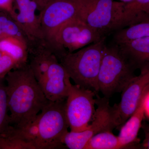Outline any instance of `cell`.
Masks as SVG:
<instances>
[{
  "mask_svg": "<svg viewBox=\"0 0 149 149\" xmlns=\"http://www.w3.org/2000/svg\"><path fill=\"white\" fill-rule=\"evenodd\" d=\"M5 80L11 125L21 128L32 123L50 101L29 64L13 70Z\"/></svg>",
  "mask_w": 149,
  "mask_h": 149,
  "instance_id": "cell-1",
  "label": "cell"
},
{
  "mask_svg": "<svg viewBox=\"0 0 149 149\" xmlns=\"http://www.w3.org/2000/svg\"><path fill=\"white\" fill-rule=\"evenodd\" d=\"M78 17L103 37L140 21L128 12L125 3L113 0H77Z\"/></svg>",
  "mask_w": 149,
  "mask_h": 149,
  "instance_id": "cell-2",
  "label": "cell"
},
{
  "mask_svg": "<svg viewBox=\"0 0 149 149\" xmlns=\"http://www.w3.org/2000/svg\"><path fill=\"white\" fill-rule=\"evenodd\" d=\"M106 37L73 52H67L59 59L75 85L99 92L98 77Z\"/></svg>",
  "mask_w": 149,
  "mask_h": 149,
  "instance_id": "cell-3",
  "label": "cell"
},
{
  "mask_svg": "<svg viewBox=\"0 0 149 149\" xmlns=\"http://www.w3.org/2000/svg\"><path fill=\"white\" fill-rule=\"evenodd\" d=\"M135 70L122 55L116 44L106 45L98 77L99 92L107 99L120 93L136 76Z\"/></svg>",
  "mask_w": 149,
  "mask_h": 149,
  "instance_id": "cell-4",
  "label": "cell"
},
{
  "mask_svg": "<svg viewBox=\"0 0 149 149\" xmlns=\"http://www.w3.org/2000/svg\"><path fill=\"white\" fill-rule=\"evenodd\" d=\"M66 100L50 101L36 118L37 134L34 143L36 149L64 148L63 138L68 132L65 113Z\"/></svg>",
  "mask_w": 149,
  "mask_h": 149,
  "instance_id": "cell-5",
  "label": "cell"
},
{
  "mask_svg": "<svg viewBox=\"0 0 149 149\" xmlns=\"http://www.w3.org/2000/svg\"><path fill=\"white\" fill-rule=\"evenodd\" d=\"M104 37L79 17H75L58 29L51 49L58 59L67 52H73L99 42Z\"/></svg>",
  "mask_w": 149,
  "mask_h": 149,
  "instance_id": "cell-6",
  "label": "cell"
},
{
  "mask_svg": "<svg viewBox=\"0 0 149 149\" xmlns=\"http://www.w3.org/2000/svg\"><path fill=\"white\" fill-rule=\"evenodd\" d=\"M96 93L90 89L71 84L65 106L70 131H83L91 124L96 111Z\"/></svg>",
  "mask_w": 149,
  "mask_h": 149,
  "instance_id": "cell-7",
  "label": "cell"
},
{
  "mask_svg": "<svg viewBox=\"0 0 149 149\" xmlns=\"http://www.w3.org/2000/svg\"><path fill=\"white\" fill-rule=\"evenodd\" d=\"M121 93V100L111 107L115 128L120 129L138 107L143 98L149 94V64L140 69Z\"/></svg>",
  "mask_w": 149,
  "mask_h": 149,
  "instance_id": "cell-8",
  "label": "cell"
},
{
  "mask_svg": "<svg viewBox=\"0 0 149 149\" xmlns=\"http://www.w3.org/2000/svg\"><path fill=\"white\" fill-rule=\"evenodd\" d=\"M39 22L45 44L51 49L63 24L78 17L77 0H52L40 12Z\"/></svg>",
  "mask_w": 149,
  "mask_h": 149,
  "instance_id": "cell-9",
  "label": "cell"
},
{
  "mask_svg": "<svg viewBox=\"0 0 149 149\" xmlns=\"http://www.w3.org/2000/svg\"><path fill=\"white\" fill-rule=\"evenodd\" d=\"M97 108L91 124L85 130L79 132L68 131L63 136L62 143L70 149H84L93 136L100 132L112 131L115 128L112 115L111 107L108 99H96Z\"/></svg>",
  "mask_w": 149,
  "mask_h": 149,
  "instance_id": "cell-10",
  "label": "cell"
},
{
  "mask_svg": "<svg viewBox=\"0 0 149 149\" xmlns=\"http://www.w3.org/2000/svg\"><path fill=\"white\" fill-rule=\"evenodd\" d=\"M13 2L11 16L24 32L28 44L44 42L39 17L36 13L38 6L35 0H13Z\"/></svg>",
  "mask_w": 149,
  "mask_h": 149,
  "instance_id": "cell-11",
  "label": "cell"
},
{
  "mask_svg": "<svg viewBox=\"0 0 149 149\" xmlns=\"http://www.w3.org/2000/svg\"><path fill=\"white\" fill-rule=\"evenodd\" d=\"M70 80L68 73L56 57L45 76L38 83L48 100L56 102L66 100L72 84Z\"/></svg>",
  "mask_w": 149,
  "mask_h": 149,
  "instance_id": "cell-12",
  "label": "cell"
},
{
  "mask_svg": "<svg viewBox=\"0 0 149 149\" xmlns=\"http://www.w3.org/2000/svg\"><path fill=\"white\" fill-rule=\"evenodd\" d=\"M149 94L143 98L136 110L120 128L118 137L123 149H138L140 143L138 135L142 127L145 114L146 100Z\"/></svg>",
  "mask_w": 149,
  "mask_h": 149,
  "instance_id": "cell-13",
  "label": "cell"
},
{
  "mask_svg": "<svg viewBox=\"0 0 149 149\" xmlns=\"http://www.w3.org/2000/svg\"><path fill=\"white\" fill-rule=\"evenodd\" d=\"M116 44L122 55L135 69L149 64V37Z\"/></svg>",
  "mask_w": 149,
  "mask_h": 149,
  "instance_id": "cell-14",
  "label": "cell"
},
{
  "mask_svg": "<svg viewBox=\"0 0 149 149\" xmlns=\"http://www.w3.org/2000/svg\"><path fill=\"white\" fill-rule=\"evenodd\" d=\"M0 50L10 56L16 62L17 68L28 64V43L12 37L0 40Z\"/></svg>",
  "mask_w": 149,
  "mask_h": 149,
  "instance_id": "cell-15",
  "label": "cell"
},
{
  "mask_svg": "<svg viewBox=\"0 0 149 149\" xmlns=\"http://www.w3.org/2000/svg\"><path fill=\"white\" fill-rule=\"evenodd\" d=\"M146 37H149V18L118 30L113 39L114 43L120 44Z\"/></svg>",
  "mask_w": 149,
  "mask_h": 149,
  "instance_id": "cell-16",
  "label": "cell"
},
{
  "mask_svg": "<svg viewBox=\"0 0 149 149\" xmlns=\"http://www.w3.org/2000/svg\"><path fill=\"white\" fill-rule=\"evenodd\" d=\"M123 149L118 137L111 131L100 132L88 141L84 149Z\"/></svg>",
  "mask_w": 149,
  "mask_h": 149,
  "instance_id": "cell-17",
  "label": "cell"
},
{
  "mask_svg": "<svg viewBox=\"0 0 149 149\" xmlns=\"http://www.w3.org/2000/svg\"><path fill=\"white\" fill-rule=\"evenodd\" d=\"M7 37H12L28 43L27 37L16 22L6 11H0V40Z\"/></svg>",
  "mask_w": 149,
  "mask_h": 149,
  "instance_id": "cell-18",
  "label": "cell"
},
{
  "mask_svg": "<svg viewBox=\"0 0 149 149\" xmlns=\"http://www.w3.org/2000/svg\"><path fill=\"white\" fill-rule=\"evenodd\" d=\"M10 117L5 78L0 79V137L9 129Z\"/></svg>",
  "mask_w": 149,
  "mask_h": 149,
  "instance_id": "cell-19",
  "label": "cell"
},
{
  "mask_svg": "<svg viewBox=\"0 0 149 149\" xmlns=\"http://www.w3.org/2000/svg\"><path fill=\"white\" fill-rule=\"evenodd\" d=\"M0 149H36L30 143L15 137H0Z\"/></svg>",
  "mask_w": 149,
  "mask_h": 149,
  "instance_id": "cell-20",
  "label": "cell"
},
{
  "mask_svg": "<svg viewBox=\"0 0 149 149\" xmlns=\"http://www.w3.org/2000/svg\"><path fill=\"white\" fill-rule=\"evenodd\" d=\"M149 4V0H133L131 2L125 3V8L129 13L140 21L148 19L147 15L142 12L144 7Z\"/></svg>",
  "mask_w": 149,
  "mask_h": 149,
  "instance_id": "cell-21",
  "label": "cell"
},
{
  "mask_svg": "<svg viewBox=\"0 0 149 149\" xmlns=\"http://www.w3.org/2000/svg\"><path fill=\"white\" fill-rule=\"evenodd\" d=\"M17 68L15 61L8 54L0 50V79L5 78L9 72Z\"/></svg>",
  "mask_w": 149,
  "mask_h": 149,
  "instance_id": "cell-22",
  "label": "cell"
},
{
  "mask_svg": "<svg viewBox=\"0 0 149 149\" xmlns=\"http://www.w3.org/2000/svg\"><path fill=\"white\" fill-rule=\"evenodd\" d=\"M141 128L145 133V139L142 143H139L138 149H149V124H142Z\"/></svg>",
  "mask_w": 149,
  "mask_h": 149,
  "instance_id": "cell-23",
  "label": "cell"
},
{
  "mask_svg": "<svg viewBox=\"0 0 149 149\" xmlns=\"http://www.w3.org/2000/svg\"><path fill=\"white\" fill-rule=\"evenodd\" d=\"M13 0H0V8L11 15L13 11Z\"/></svg>",
  "mask_w": 149,
  "mask_h": 149,
  "instance_id": "cell-24",
  "label": "cell"
},
{
  "mask_svg": "<svg viewBox=\"0 0 149 149\" xmlns=\"http://www.w3.org/2000/svg\"><path fill=\"white\" fill-rule=\"evenodd\" d=\"M52 0H35L38 6V10L41 11L46 5Z\"/></svg>",
  "mask_w": 149,
  "mask_h": 149,
  "instance_id": "cell-25",
  "label": "cell"
},
{
  "mask_svg": "<svg viewBox=\"0 0 149 149\" xmlns=\"http://www.w3.org/2000/svg\"><path fill=\"white\" fill-rule=\"evenodd\" d=\"M145 114L148 115L149 117V94L147 96L145 107Z\"/></svg>",
  "mask_w": 149,
  "mask_h": 149,
  "instance_id": "cell-26",
  "label": "cell"
},
{
  "mask_svg": "<svg viewBox=\"0 0 149 149\" xmlns=\"http://www.w3.org/2000/svg\"><path fill=\"white\" fill-rule=\"evenodd\" d=\"M142 12L147 14H149V4L143 8L142 9Z\"/></svg>",
  "mask_w": 149,
  "mask_h": 149,
  "instance_id": "cell-27",
  "label": "cell"
},
{
  "mask_svg": "<svg viewBox=\"0 0 149 149\" xmlns=\"http://www.w3.org/2000/svg\"><path fill=\"white\" fill-rule=\"evenodd\" d=\"M133 1V0H120V1L125 3H128L131 2Z\"/></svg>",
  "mask_w": 149,
  "mask_h": 149,
  "instance_id": "cell-28",
  "label": "cell"
},
{
  "mask_svg": "<svg viewBox=\"0 0 149 149\" xmlns=\"http://www.w3.org/2000/svg\"><path fill=\"white\" fill-rule=\"evenodd\" d=\"M1 8H0V11H1Z\"/></svg>",
  "mask_w": 149,
  "mask_h": 149,
  "instance_id": "cell-29",
  "label": "cell"
}]
</instances>
